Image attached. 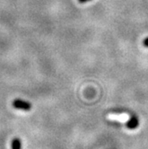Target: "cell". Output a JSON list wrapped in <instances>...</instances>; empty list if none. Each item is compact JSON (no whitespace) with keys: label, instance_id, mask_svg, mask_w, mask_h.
<instances>
[{"label":"cell","instance_id":"obj_1","mask_svg":"<svg viewBox=\"0 0 148 149\" xmlns=\"http://www.w3.org/2000/svg\"><path fill=\"white\" fill-rule=\"evenodd\" d=\"M13 106L15 108V109L22 110V111H30L31 109V104L24 101L20 98H16L13 101Z\"/></svg>","mask_w":148,"mask_h":149},{"label":"cell","instance_id":"obj_2","mask_svg":"<svg viewBox=\"0 0 148 149\" xmlns=\"http://www.w3.org/2000/svg\"><path fill=\"white\" fill-rule=\"evenodd\" d=\"M138 126V120L136 117H132L127 123V127L129 129H131V130L136 129Z\"/></svg>","mask_w":148,"mask_h":149},{"label":"cell","instance_id":"obj_3","mask_svg":"<svg viewBox=\"0 0 148 149\" xmlns=\"http://www.w3.org/2000/svg\"><path fill=\"white\" fill-rule=\"evenodd\" d=\"M12 149H22V142L20 139H13L12 141Z\"/></svg>","mask_w":148,"mask_h":149},{"label":"cell","instance_id":"obj_4","mask_svg":"<svg viewBox=\"0 0 148 149\" xmlns=\"http://www.w3.org/2000/svg\"><path fill=\"white\" fill-rule=\"evenodd\" d=\"M144 46H145V47H148V38H145V39L144 40Z\"/></svg>","mask_w":148,"mask_h":149},{"label":"cell","instance_id":"obj_5","mask_svg":"<svg viewBox=\"0 0 148 149\" xmlns=\"http://www.w3.org/2000/svg\"><path fill=\"white\" fill-rule=\"evenodd\" d=\"M88 1H90V0H79V3H86Z\"/></svg>","mask_w":148,"mask_h":149}]
</instances>
